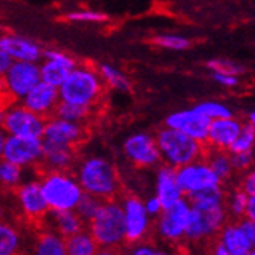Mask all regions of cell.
I'll return each mask as SVG.
<instances>
[{"mask_svg":"<svg viewBox=\"0 0 255 255\" xmlns=\"http://www.w3.org/2000/svg\"><path fill=\"white\" fill-rule=\"evenodd\" d=\"M225 190L217 187L190 197L191 214L185 240L200 243L216 239L222 226L229 220L225 206Z\"/></svg>","mask_w":255,"mask_h":255,"instance_id":"6da1fadb","label":"cell"},{"mask_svg":"<svg viewBox=\"0 0 255 255\" xmlns=\"http://www.w3.org/2000/svg\"><path fill=\"white\" fill-rule=\"evenodd\" d=\"M123 153L130 164L139 168H153L160 164L156 137L147 131H136L127 136L123 142Z\"/></svg>","mask_w":255,"mask_h":255,"instance_id":"7c38bea8","label":"cell"},{"mask_svg":"<svg viewBox=\"0 0 255 255\" xmlns=\"http://www.w3.org/2000/svg\"><path fill=\"white\" fill-rule=\"evenodd\" d=\"M245 255H255V248H252L251 251H248V252H246Z\"/></svg>","mask_w":255,"mask_h":255,"instance_id":"db71d44e","label":"cell"},{"mask_svg":"<svg viewBox=\"0 0 255 255\" xmlns=\"http://www.w3.org/2000/svg\"><path fill=\"white\" fill-rule=\"evenodd\" d=\"M216 239V242L220 243L231 255H245L252 249L239 220H228L219 231Z\"/></svg>","mask_w":255,"mask_h":255,"instance_id":"cb8c5ba5","label":"cell"},{"mask_svg":"<svg viewBox=\"0 0 255 255\" xmlns=\"http://www.w3.org/2000/svg\"><path fill=\"white\" fill-rule=\"evenodd\" d=\"M246 203H248V194L240 187L231 190L225 196V206H226L228 217L233 220L243 219L246 211Z\"/></svg>","mask_w":255,"mask_h":255,"instance_id":"4dcf8cb0","label":"cell"},{"mask_svg":"<svg viewBox=\"0 0 255 255\" xmlns=\"http://www.w3.org/2000/svg\"><path fill=\"white\" fill-rule=\"evenodd\" d=\"M231 162H233L234 171L245 173L251 170L254 165V151H243V153H229Z\"/></svg>","mask_w":255,"mask_h":255,"instance_id":"f35d334b","label":"cell"},{"mask_svg":"<svg viewBox=\"0 0 255 255\" xmlns=\"http://www.w3.org/2000/svg\"><path fill=\"white\" fill-rule=\"evenodd\" d=\"M38 226L54 229L64 239L71 237L86 228V223L75 211H49Z\"/></svg>","mask_w":255,"mask_h":255,"instance_id":"d4e9b609","label":"cell"},{"mask_svg":"<svg viewBox=\"0 0 255 255\" xmlns=\"http://www.w3.org/2000/svg\"><path fill=\"white\" fill-rule=\"evenodd\" d=\"M64 18L71 23H104L107 15L97 9H77L67 12Z\"/></svg>","mask_w":255,"mask_h":255,"instance_id":"8d00e7d4","label":"cell"},{"mask_svg":"<svg viewBox=\"0 0 255 255\" xmlns=\"http://www.w3.org/2000/svg\"><path fill=\"white\" fill-rule=\"evenodd\" d=\"M242 127H243V123L234 117L214 120L211 121L210 128H208V136H206L205 144H208L210 148L228 151L229 147L236 141V137L239 136Z\"/></svg>","mask_w":255,"mask_h":255,"instance_id":"ffe728a7","label":"cell"},{"mask_svg":"<svg viewBox=\"0 0 255 255\" xmlns=\"http://www.w3.org/2000/svg\"><path fill=\"white\" fill-rule=\"evenodd\" d=\"M246 124H249L251 127L255 128V110H252V112L248 113V123Z\"/></svg>","mask_w":255,"mask_h":255,"instance_id":"816d5d0a","label":"cell"},{"mask_svg":"<svg viewBox=\"0 0 255 255\" xmlns=\"http://www.w3.org/2000/svg\"><path fill=\"white\" fill-rule=\"evenodd\" d=\"M97 71L103 80L104 87H109L113 92H120V94H127V92H130L131 83L128 77L117 66L109 64V63H101L97 67Z\"/></svg>","mask_w":255,"mask_h":255,"instance_id":"f1b7e54d","label":"cell"},{"mask_svg":"<svg viewBox=\"0 0 255 255\" xmlns=\"http://www.w3.org/2000/svg\"><path fill=\"white\" fill-rule=\"evenodd\" d=\"M213 255H231L220 243H217L216 242V245L213 246Z\"/></svg>","mask_w":255,"mask_h":255,"instance_id":"681fc988","label":"cell"},{"mask_svg":"<svg viewBox=\"0 0 255 255\" xmlns=\"http://www.w3.org/2000/svg\"><path fill=\"white\" fill-rule=\"evenodd\" d=\"M26 249V233L20 220L0 223V255H21Z\"/></svg>","mask_w":255,"mask_h":255,"instance_id":"603a6c76","label":"cell"},{"mask_svg":"<svg viewBox=\"0 0 255 255\" xmlns=\"http://www.w3.org/2000/svg\"><path fill=\"white\" fill-rule=\"evenodd\" d=\"M154 196L160 200L164 208H168L185 197L177 183L174 168L164 164L157 167L154 180Z\"/></svg>","mask_w":255,"mask_h":255,"instance_id":"44dd1931","label":"cell"},{"mask_svg":"<svg viewBox=\"0 0 255 255\" xmlns=\"http://www.w3.org/2000/svg\"><path fill=\"white\" fill-rule=\"evenodd\" d=\"M11 63H12V60L8 55L2 40H0V77H3V74L8 71V67L11 66Z\"/></svg>","mask_w":255,"mask_h":255,"instance_id":"f6af8a7d","label":"cell"},{"mask_svg":"<svg viewBox=\"0 0 255 255\" xmlns=\"http://www.w3.org/2000/svg\"><path fill=\"white\" fill-rule=\"evenodd\" d=\"M144 206H145V210H147L148 216H150L153 220L162 213V210H164V206H162L160 200H159L156 196H151V197H148L147 200H144Z\"/></svg>","mask_w":255,"mask_h":255,"instance_id":"b9f144b4","label":"cell"},{"mask_svg":"<svg viewBox=\"0 0 255 255\" xmlns=\"http://www.w3.org/2000/svg\"><path fill=\"white\" fill-rule=\"evenodd\" d=\"M26 168H21L6 159H0V191L14 193L26 180Z\"/></svg>","mask_w":255,"mask_h":255,"instance_id":"83f0119b","label":"cell"},{"mask_svg":"<svg viewBox=\"0 0 255 255\" xmlns=\"http://www.w3.org/2000/svg\"><path fill=\"white\" fill-rule=\"evenodd\" d=\"M26 109H29L31 112L40 115L43 118H49L55 113V109L60 103V97H58V89L40 81L37 86H34L26 97L20 101Z\"/></svg>","mask_w":255,"mask_h":255,"instance_id":"ac0fdd59","label":"cell"},{"mask_svg":"<svg viewBox=\"0 0 255 255\" xmlns=\"http://www.w3.org/2000/svg\"><path fill=\"white\" fill-rule=\"evenodd\" d=\"M208 69H211L213 74H228L239 77L243 72V67L233 60L228 58H214L208 61Z\"/></svg>","mask_w":255,"mask_h":255,"instance_id":"74e56055","label":"cell"},{"mask_svg":"<svg viewBox=\"0 0 255 255\" xmlns=\"http://www.w3.org/2000/svg\"><path fill=\"white\" fill-rule=\"evenodd\" d=\"M154 137L160 153V162L174 170L202 159L206 151L205 144L170 127H162Z\"/></svg>","mask_w":255,"mask_h":255,"instance_id":"5b68a950","label":"cell"},{"mask_svg":"<svg viewBox=\"0 0 255 255\" xmlns=\"http://www.w3.org/2000/svg\"><path fill=\"white\" fill-rule=\"evenodd\" d=\"M240 188L249 196V194H255V168L248 170V173L243 176L242 182H240Z\"/></svg>","mask_w":255,"mask_h":255,"instance_id":"7bdbcfd3","label":"cell"},{"mask_svg":"<svg viewBox=\"0 0 255 255\" xmlns=\"http://www.w3.org/2000/svg\"><path fill=\"white\" fill-rule=\"evenodd\" d=\"M104 94V84L97 71L90 64H77L58 87L60 101L94 109Z\"/></svg>","mask_w":255,"mask_h":255,"instance_id":"3957f363","label":"cell"},{"mask_svg":"<svg viewBox=\"0 0 255 255\" xmlns=\"http://www.w3.org/2000/svg\"><path fill=\"white\" fill-rule=\"evenodd\" d=\"M151 43L156 48L168 49V51H185L191 46L188 37H183L179 34H157L151 37Z\"/></svg>","mask_w":255,"mask_h":255,"instance_id":"d6a6232c","label":"cell"},{"mask_svg":"<svg viewBox=\"0 0 255 255\" xmlns=\"http://www.w3.org/2000/svg\"><path fill=\"white\" fill-rule=\"evenodd\" d=\"M213 78L214 81H217L225 87H234L239 83V78L236 75H228V74H213Z\"/></svg>","mask_w":255,"mask_h":255,"instance_id":"bcb514c9","label":"cell"},{"mask_svg":"<svg viewBox=\"0 0 255 255\" xmlns=\"http://www.w3.org/2000/svg\"><path fill=\"white\" fill-rule=\"evenodd\" d=\"M239 222H240V225H242V228H243V231H245V234H246V237H248L251 246L255 248V222H252V220H249V219H246V217L240 219Z\"/></svg>","mask_w":255,"mask_h":255,"instance_id":"ee69618b","label":"cell"},{"mask_svg":"<svg viewBox=\"0 0 255 255\" xmlns=\"http://www.w3.org/2000/svg\"><path fill=\"white\" fill-rule=\"evenodd\" d=\"M92 110H94V109H87V107H83V106H75V104H69V103L60 101L54 115L58 118H61V120H66V121L84 124L89 120Z\"/></svg>","mask_w":255,"mask_h":255,"instance_id":"1f68e13d","label":"cell"},{"mask_svg":"<svg viewBox=\"0 0 255 255\" xmlns=\"http://www.w3.org/2000/svg\"><path fill=\"white\" fill-rule=\"evenodd\" d=\"M5 141H6V133H5V130L2 128V126H0V159H2V154H3Z\"/></svg>","mask_w":255,"mask_h":255,"instance_id":"f907efd6","label":"cell"},{"mask_svg":"<svg viewBox=\"0 0 255 255\" xmlns=\"http://www.w3.org/2000/svg\"><path fill=\"white\" fill-rule=\"evenodd\" d=\"M127 255H170V254L165 252V251L156 249L154 246H151V245H148V243L141 242V243L133 245Z\"/></svg>","mask_w":255,"mask_h":255,"instance_id":"60d3db41","label":"cell"},{"mask_svg":"<svg viewBox=\"0 0 255 255\" xmlns=\"http://www.w3.org/2000/svg\"><path fill=\"white\" fill-rule=\"evenodd\" d=\"M9 199H11V193L0 191V223L6 222V220H12L15 202H14V196H12V200H9ZM15 211H17V208H15Z\"/></svg>","mask_w":255,"mask_h":255,"instance_id":"ab89813d","label":"cell"},{"mask_svg":"<svg viewBox=\"0 0 255 255\" xmlns=\"http://www.w3.org/2000/svg\"><path fill=\"white\" fill-rule=\"evenodd\" d=\"M75 177L86 194L101 200L118 199L121 193V179L115 164L101 154H90L75 164Z\"/></svg>","mask_w":255,"mask_h":255,"instance_id":"7a4b0ae2","label":"cell"},{"mask_svg":"<svg viewBox=\"0 0 255 255\" xmlns=\"http://www.w3.org/2000/svg\"><path fill=\"white\" fill-rule=\"evenodd\" d=\"M77 64L78 61L66 51L44 49L43 58L38 63L40 78L43 83H48L58 89Z\"/></svg>","mask_w":255,"mask_h":255,"instance_id":"2e32d148","label":"cell"},{"mask_svg":"<svg viewBox=\"0 0 255 255\" xmlns=\"http://www.w3.org/2000/svg\"><path fill=\"white\" fill-rule=\"evenodd\" d=\"M203 159L208 162V165L211 167V170L214 171V174L219 177V180L223 183L229 182L231 177L234 176V167L233 162H231V154L226 150H216V148H210L208 151H205Z\"/></svg>","mask_w":255,"mask_h":255,"instance_id":"4316f807","label":"cell"},{"mask_svg":"<svg viewBox=\"0 0 255 255\" xmlns=\"http://www.w3.org/2000/svg\"><path fill=\"white\" fill-rule=\"evenodd\" d=\"M104 200L95 197V196H90V194H83L77 208H75V213L80 216V219L87 225L92 219L95 217V214L98 213V210L101 208Z\"/></svg>","mask_w":255,"mask_h":255,"instance_id":"836d02e7","label":"cell"},{"mask_svg":"<svg viewBox=\"0 0 255 255\" xmlns=\"http://www.w3.org/2000/svg\"><path fill=\"white\" fill-rule=\"evenodd\" d=\"M255 147V128L249 124H243L239 136L233 145L229 147V153H243V151H254Z\"/></svg>","mask_w":255,"mask_h":255,"instance_id":"e575fe53","label":"cell"},{"mask_svg":"<svg viewBox=\"0 0 255 255\" xmlns=\"http://www.w3.org/2000/svg\"><path fill=\"white\" fill-rule=\"evenodd\" d=\"M245 217L249 219V220H252V222H255V194H249L248 196Z\"/></svg>","mask_w":255,"mask_h":255,"instance_id":"7dc6e473","label":"cell"},{"mask_svg":"<svg viewBox=\"0 0 255 255\" xmlns=\"http://www.w3.org/2000/svg\"><path fill=\"white\" fill-rule=\"evenodd\" d=\"M191 205L187 197L180 199L177 203L164 208L162 213L154 219V228L157 236L167 243H180L185 240L190 223Z\"/></svg>","mask_w":255,"mask_h":255,"instance_id":"52a82bcc","label":"cell"},{"mask_svg":"<svg viewBox=\"0 0 255 255\" xmlns=\"http://www.w3.org/2000/svg\"><path fill=\"white\" fill-rule=\"evenodd\" d=\"M124 229H126V243L136 245L144 242L151 233L153 219L148 216L144 200L137 196H126L121 200Z\"/></svg>","mask_w":255,"mask_h":255,"instance_id":"30bf717a","label":"cell"},{"mask_svg":"<svg viewBox=\"0 0 255 255\" xmlns=\"http://www.w3.org/2000/svg\"><path fill=\"white\" fill-rule=\"evenodd\" d=\"M77 164L75 148L51 145L43 142V156L40 162L41 171H71Z\"/></svg>","mask_w":255,"mask_h":255,"instance_id":"7402d4cb","label":"cell"},{"mask_svg":"<svg viewBox=\"0 0 255 255\" xmlns=\"http://www.w3.org/2000/svg\"><path fill=\"white\" fill-rule=\"evenodd\" d=\"M46 118L31 112L21 103L8 104L5 109L2 128L11 136H25V137H41L44 130Z\"/></svg>","mask_w":255,"mask_h":255,"instance_id":"8fae6325","label":"cell"},{"mask_svg":"<svg viewBox=\"0 0 255 255\" xmlns=\"http://www.w3.org/2000/svg\"><path fill=\"white\" fill-rule=\"evenodd\" d=\"M18 217L28 223H35L37 228L44 216L49 213L48 203L40 188V180L26 179L20 187L12 193Z\"/></svg>","mask_w":255,"mask_h":255,"instance_id":"9c48e42d","label":"cell"},{"mask_svg":"<svg viewBox=\"0 0 255 255\" xmlns=\"http://www.w3.org/2000/svg\"><path fill=\"white\" fill-rule=\"evenodd\" d=\"M95 255H124L120 248H100Z\"/></svg>","mask_w":255,"mask_h":255,"instance_id":"c3c4849f","label":"cell"},{"mask_svg":"<svg viewBox=\"0 0 255 255\" xmlns=\"http://www.w3.org/2000/svg\"><path fill=\"white\" fill-rule=\"evenodd\" d=\"M86 139V127L81 123L61 120L55 115L46 118L41 141L44 144L77 148Z\"/></svg>","mask_w":255,"mask_h":255,"instance_id":"9a60e30c","label":"cell"},{"mask_svg":"<svg viewBox=\"0 0 255 255\" xmlns=\"http://www.w3.org/2000/svg\"><path fill=\"white\" fill-rule=\"evenodd\" d=\"M43 156V141L41 137H25V136H11L6 134L2 157L12 162V164L35 170L40 167Z\"/></svg>","mask_w":255,"mask_h":255,"instance_id":"4fadbf2b","label":"cell"},{"mask_svg":"<svg viewBox=\"0 0 255 255\" xmlns=\"http://www.w3.org/2000/svg\"><path fill=\"white\" fill-rule=\"evenodd\" d=\"M86 228L100 248H121L126 243L121 202L118 199L103 202L98 213Z\"/></svg>","mask_w":255,"mask_h":255,"instance_id":"8992f818","label":"cell"},{"mask_svg":"<svg viewBox=\"0 0 255 255\" xmlns=\"http://www.w3.org/2000/svg\"><path fill=\"white\" fill-rule=\"evenodd\" d=\"M38 180L49 211H75L84 191L74 173L43 171Z\"/></svg>","mask_w":255,"mask_h":255,"instance_id":"277c9868","label":"cell"},{"mask_svg":"<svg viewBox=\"0 0 255 255\" xmlns=\"http://www.w3.org/2000/svg\"><path fill=\"white\" fill-rule=\"evenodd\" d=\"M0 40L12 61L40 63L43 58V46L31 37L20 34H3L0 35Z\"/></svg>","mask_w":255,"mask_h":255,"instance_id":"d6986e66","label":"cell"},{"mask_svg":"<svg viewBox=\"0 0 255 255\" xmlns=\"http://www.w3.org/2000/svg\"><path fill=\"white\" fill-rule=\"evenodd\" d=\"M196 109L200 113H203L206 118H210L211 121L220 120V118H228V117H234L233 110H231L228 106H225L223 103H217V101H203V103L197 104Z\"/></svg>","mask_w":255,"mask_h":255,"instance_id":"d590c367","label":"cell"},{"mask_svg":"<svg viewBox=\"0 0 255 255\" xmlns=\"http://www.w3.org/2000/svg\"><path fill=\"white\" fill-rule=\"evenodd\" d=\"M211 120L206 118L203 113H200L196 107L185 109L170 113L165 120V127L177 130L183 134H187L196 141L205 144L208 128H210Z\"/></svg>","mask_w":255,"mask_h":255,"instance_id":"e0dca14e","label":"cell"},{"mask_svg":"<svg viewBox=\"0 0 255 255\" xmlns=\"http://www.w3.org/2000/svg\"><path fill=\"white\" fill-rule=\"evenodd\" d=\"M179 255H190V254H179Z\"/></svg>","mask_w":255,"mask_h":255,"instance_id":"11a10c76","label":"cell"},{"mask_svg":"<svg viewBox=\"0 0 255 255\" xmlns=\"http://www.w3.org/2000/svg\"><path fill=\"white\" fill-rule=\"evenodd\" d=\"M176 179L183 196L187 199L206 190L223 187L219 177L214 174V171L203 157L176 168Z\"/></svg>","mask_w":255,"mask_h":255,"instance_id":"ba28073f","label":"cell"},{"mask_svg":"<svg viewBox=\"0 0 255 255\" xmlns=\"http://www.w3.org/2000/svg\"><path fill=\"white\" fill-rule=\"evenodd\" d=\"M2 81L8 97L21 101L28 92L41 81L40 66L38 63L12 61L8 71L3 74Z\"/></svg>","mask_w":255,"mask_h":255,"instance_id":"5bb4252c","label":"cell"},{"mask_svg":"<svg viewBox=\"0 0 255 255\" xmlns=\"http://www.w3.org/2000/svg\"><path fill=\"white\" fill-rule=\"evenodd\" d=\"M66 248L67 255H95V252L100 249L95 239L84 228L80 233L66 239Z\"/></svg>","mask_w":255,"mask_h":255,"instance_id":"f546056e","label":"cell"},{"mask_svg":"<svg viewBox=\"0 0 255 255\" xmlns=\"http://www.w3.org/2000/svg\"><path fill=\"white\" fill-rule=\"evenodd\" d=\"M31 255H67L66 239L54 229L38 226L31 245Z\"/></svg>","mask_w":255,"mask_h":255,"instance_id":"484cf974","label":"cell"},{"mask_svg":"<svg viewBox=\"0 0 255 255\" xmlns=\"http://www.w3.org/2000/svg\"><path fill=\"white\" fill-rule=\"evenodd\" d=\"M5 109H6V106H3L2 103H0V124H2V121H3V115H5Z\"/></svg>","mask_w":255,"mask_h":255,"instance_id":"f5cc1de1","label":"cell"}]
</instances>
